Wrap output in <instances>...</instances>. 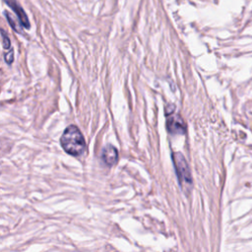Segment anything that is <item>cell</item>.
<instances>
[{"instance_id": "5b68a950", "label": "cell", "mask_w": 252, "mask_h": 252, "mask_svg": "<svg viewBox=\"0 0 252 252\" xmlns=\"http://www.w3.org/2000/svg\"><path fill=\"white\" fill-rule=\"evenodd\" d=\"M102 159H103L104 162L109 166L115 164L118 160L117 150L112 145L106 146L102 152Z\"/></svg>"}, {"instance_id": "8992f818", "label": "cell", "mask_w": 252, "mask_h": 252, "mask_svg": "<svg viewBox=\"0 0 252 252\" xmlns=\"http://www.w3.org/2000/svg\"><path fill=\"white\" fill-rule=\"evenodd\" d=\"M5 16H6V18H7V20H8V22H9V24H10V26L16 31V32H18V33H23V31H22V24H21V22H20V20L19 19H14L7 11H5Z\"/></svg>"}, {"instance_id": "6da1fadb", "label": "cell", "mask_w": 252, "mask_h": 252, "mask_svg": "<svg viewBox=\"0 0 252 252\" xmlns=\"http://www.w3.org/2000/svg\"><path fill=\"white\" fill-rule=\"evenodd\" d=\"M63 150L74 157L82 155L86 150V142L82 132L76 125H69L60 138Z\"/></svg>"}, {"instance_id": "7a4b0ae2", "label": "cell", "mask_w": 252, "mask_h": 252, "mask_svg": "<svg viewBox=\"0 0 252 252\" xmlns=\"http://www.w3.org/2000/svg\"><path fill=\"white\" fill-rule=\"evenodd\" d=\"M173 160H174V163H175L177 176L179 178L181 185L191 184L192 183V178H191L190 170H189L188 163H187L185 158L183 157V155L182 153L173 154Z\"/></svg>"}, {"instance_id": "9c48e42d", "label": "cell", "mask_w": 252, "mask_h": 252, "mask_svg": "<svg viewBox=\"0 0 252 252\" xmlns=\"http://www.w3.org/2000/svg\"><path fill=\"white\" fill-rule=\"evenodd\" d=\"M165 115H171L174 114V111H175V106L173 105H170L169 107H165Z\"/></svg>"}, {"instance_id": "277c9868", "label": "cell", "mask_w": 252, "mask_h": 252, "mask_svg": "<svg viewBox=\"0 0 252 252\" xmlns=\"http://www.w3.org/2000/svg\"><path fill=\"white\" fill-rule=\"evenodd\" d=\"M6 2V4L16 13L17 18L20 20L22 26L26 29H29L31 27L28 16L26 15L25 11L23 10V8L19 5V3L17 2V0H4Z\"/></svg>"}, {"instance_id": "3957f363", "label": "cell", "mask_w": 252, "mask_h": 252, "mask_svg": "<svg viewBox=\"0 0 252 252\" xmlns=\"http://www.w3.org/2000/svg\"><path fill=\"white\" fill-rule=\"evenodd\" d=\"M166 129L172 134H184L186 126L183 119L179 115H175L167 118Z\"/></svg>"}, {"instance_id": "52a82bcc", "label": "cell", "mask_w": 252, "mask_h": 252, "mask_svg": "<svg viewBox=\"0 0 252 252\" xmlns=\"http://www.w3.org/2000/svg\"><path fill=\"white\" fill-rule=\"evenodd\" d=\"M1 33H2V44H3V47L6 48V49H8V48L11 49L10 39L8 38V36L6 35V33H5L4 30H1Z\"/></svg>"}, {"instance_id": "ba28073f", "label": "cell", "mask_w": 252, "mask_h": 252, "mask_svg": "<svg viewBox=\"0 0 252 252\" xmlns=\"http://www.w3.org/2000/svg\"><path fill=\"white\" fill-rule=\"evenodd\" d=\"M4 57H5V61H6L8 64H11V63L13 62V60H14V51H13V49L11 48L10 51H8L7 53H5Z\"/></svg>"}]
</instances>
